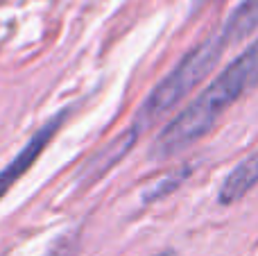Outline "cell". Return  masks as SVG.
<instances>
[{"label":"cell","mask_w":258,"mask_h":256,"mask_svg":"<svg viewBox=\"0 0 258 256\" xmlns=\"http://www.w3.org/2000/svg\"><path fill=\"white\" fill-rule=\"evenodd\" d=\"M258 86V36L154 139L150 159L165 161L204 139L233 102Z\"/></svg>","instance_id":"obj_1"},{"label":"cell","mask_w":258,"mask_h":256,"mask_svg":"<svg viewBox=\"0 0 258 256\" xmlns=\"http://www.w3.org/2000/svg\"><path fill=\"white\" fill-rule=\"evenodd\" d=\"M224 41L220 34H213L209 39H204L202 43H197L192 50H188L179 63L152 89V93L147 95V100L143 102L141 111L134 118L132 130H136V134L141 136L145 130H150L154 122H159L161 118H165L170 111L179 107L186 95H190L206 77L211 75L215 66H218L220 57L224 52Z\"/></svg>","instance_id":"obj_2"},{"label":"cell","mask_w":258,"mask_h":256,"mask_svg":"<svg viewBox=\"0 0 258 256\" xmlns=\"http://www.w3.org/2000/svg\"><path fill=\"white\" fill-rule=\"evenodd\" d=\"M66 116H68V111H59L57 116L50 118V120L45 122L41 130L34 132V136H32V139L23 145L21 152H18L16 157H14L12 161L3 168V170H0V198H3V195L7 193V190L12 188V186L16 184V181L21 179V177L25 175L32 166H34V161L41 157V152L45 150V145L54 139L57 130L63 125Z\"/></svg>","instance_id":"obj_3"},{"label":"cell","mask_w":258,"mask_h":256,"mask_svg":"<svg viewBox=\"0 0 258 256\" xmlns=\"http://www.w3.org/2000/svg\"><path fill=\"white\" fill-rule=\"evenodd\" d=\"M258 184V163H256V154H251L249 159L240 161L227 177H224L222 186L218 190V202L222 207L236 204L240 198H245L251 188Z\"/></svg>","instance_id":"obj_4"},{"label":"cell","mask_w":258,"mask_h":256,"mask_svg":"<svg viewBox=\"0 0 258 256\" xmlns=\"http://www.w3.org/2000/svg\"><path fill=\"white\" fill-rule=\"evenodd\" d=\"M258 30V0H242L231 14H229L227 23L222 25V30L218 32L222 36L224 45H233L240 41L249 39L251 34Z\"/></svg>","instance_id":"obj_5"},{"label":"cell","mask_w":258,"mask_h":256,"mask_svg":"<svg viewBox=\"0 0 258 256\" xmlns=\"http://www.w3.org/2000/svg\"><path fill=\"white\" fill-rule=\"evenodd\" d=\"M192 172V168H188V166H183V168H177V170H172V172H168V175L163 177V179H159V181H154V184L150 186V188L143 193V202L145 204H150V202H159V200H163V198H168L172 190H177L179 186L186 181V177Z\"/></svg>","instance_id":"obj_6"},{"label":"cell","mask_w":258,"mask_h":256,"mask_svg":"<svg viewBox=\"0 0 258 256\" xmlns=\"http://www.w3.org/2000/svg\"><path fill=\"white\" fill-rule=\"evenodd\" d=\"M222 0H195V9H202V7H211V5H218Z\"/></svg>","instance_id":"obj_7"},{"label":"cell","mask_w":258,"mask_h":256,"mask_svg":"<svg viewBox=\"0 0 258 256\" xmlns=\"http://www.w3.org/2000/svg\"><path fill=\"white\" fill-rule=\"evenodd\" d=\"M154 256H174V252H170V249H165V252H159V254H154Z\"/></svg>","instance_id":"obj_8"},{"label":"cell","mask_w":258,"mask_h":256,"mask_svg":"<svg viewBox=\"0 0 258 256\" xmlns=\"http://www.w3.org/2000/svg\"><path fill=\"white\" fill-rule=\"evenodd\" d=\"M256 163H258V152H256Z\"/></svg>","instance_id":"obj_9"}]
</instances>
